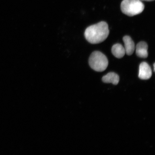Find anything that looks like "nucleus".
I'll list each match as a JSON object with an SVG mask.
<instances>
[{
  "label": "nucleus",
  "instance_id": "f257e3e1",
  "mask_svg": "<svg viewBox=\"0 0 155 155\" xmlns=\"http://www.w3.org/2000/svg\"><path fill=\"white\" fill-rule=\"evenodd\" d=\"M109 34L108 25L104 21L88 27L84 32L85 37L87 41L94 44L104 41Z\"/></svg>",
  "mask_w": 155,
  "mask_h": 155
},
{
  "label": "nucleus",
  "instance_id": "f03ea898",
  "mask_svg": "<svg viewBox=\"0 0 155 155\" xmlns=\"http://www.w3.org/2000/svg\"><path fill=\"white\" fill-rule=\"evenodd\" d=\"M121 9L124 14L132 17L142 13L144 5L140 0H123L121 3Z\"/></svg>",
  "mask_w": 155,
  "mask_h": 155
},
{
  "label": "nucleus",
  "instance_id": "7ed1b4c3",
  "mask_svg": "<svg viewBox=\"0 0 155 155\" xmlns=\"http://www.w3.org/2000/svg\"><path fill=\"white\" fill-rule=\"evenodd\" d=\"M89 64L94 71L102 72L107 68L108 61L107 58L101 52L95 51L91 54L89 58Z\"/></svg>",
  "mask_w": 155,
  "mask_h": 155
},
{
  "label": "nucleus",
  "instance_id": "20e7f679",
  "mask_svg": "<svg viewBox=\"0 0 155 155\" xmlns=\"http://www.w3.org/2000/svg\"><path fill=\"white\" fill-rule=\"evenodd\" d=\"M152 75V71L150 66L145 62L141 63L139 66V77L142 80L150 79Z\"/></svg>",
  "mask_w": 155,
  "mask_h": 155
},
{
  "label": "nucleus",
  "instance_id": "39448f33",
  "mask_svg": "<svg viewBox=\"0 0 155 155\" xmlns=\"http://www.w3.org/2000/svg\"><path fill=\"white\" fill-rule=\"evenodd\" d=\"M148 45L146 42L141 41L136 46V53L137 57L146 58L148 57Z\"/></svg>",
  "mask_w": 155,
  "mask_h": 155
},
{
  "label": "nucleus",
  "instance_id": "423d86ee",
  "mask_svg": "<svg viewBox=\"0 0 155 155\" xmlns=\"http://www.w3.org/2000/svg\"><path fill=\"white\" fill-rule=\"evenodd\" d=\"M123 40L124 43V48L126 54L128 55H131L133 54L135 50V45L132 39L128 36L124 37Z\"/></svg>",
  "mask_w": 155,
  "mask_h": 155
},
{
  "label": "nucleus",
  "instance_id": "0eeeda50",
  "mask_svg": "<svg viewBox=\"0 0 155 155\" xmlns=\"http://www.w3.org/2000/svg\"><path fill=\"white\" fill-rule=\"evenodd\" d=\"M119 77L117 74L110 72L103 77V82L105 83H111L114 85H117L119 82Z\"/></svg>",
  "mask_w": 155,
  "mask_h": 155
},
{
  "label": "nucleus",
  "instance_id": "6e6552de",
  "mask_svg": "<svg viewBox=\"0 0 155 155\" xmlns=\"http://www.w3.org/2000/svg\"><path fill=\"white\" fill-rule=\"evenodd\" d=\"M112 53L115 57L119 59L123 58L126 54L124 48L120 44H116L112 46Z\"/></svg>",
  "mask_w": 155,
  "mask_h": 155
},
{
  "label": "nucleus",
  "instance_id": "1a4fd4ad",
  "mask_svg": "<svg viewBox=\"0 0 155 155\" xmlns=\"http://www.w3.org/2000/svg\"><path fill=\"white\" fill-rule=\"evenodd\" d=\"M141 1H148V2H151L154 1V0H141Z\"/></svg>",
  "mask_w": 155,
  "mask_h": 155
},
{
  "label": "nucleus",
  "instance_id": "9d476101",
  "mask_svg": "<svg viewBox=\"0 0 155 155\" xmlns=\"http://www.w3.org/2000/svg\"><path fill=\"white\" fill-rule=\"evenodd\" d=\"M155 63L154 64V65H153V66H154V71H155Z\"/></svg>",
  "mask_w": 155,
  "mask_h": 155
}]
</instances>
